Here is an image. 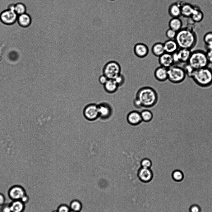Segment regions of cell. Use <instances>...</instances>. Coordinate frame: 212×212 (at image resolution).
I'll return each instance as SVG.
<instances>
[{
	"instance_id": "obj_1",
	"label": "cell",
	"mask_w": 212,
	"mask_h": 212,
	"mask_svg": "<svg viewBox=\"0 0 212 212\" xmlns=\"http://www.w3.org/2000/svg\"><path fill=\"white\" fill-rule=\"evenodd\" d=\"M175 40L179 48L191 50L197 44V38L192 30L188 28H182L177 32Z\"/></svg>"
},
{
	"instance_id": "obj_2",
	"label": "cell",
	"mask_w": 212,
	"mask_h": 212,
	"mask_svg": "<svg viewBox=\"0 0 212 212\" xmlns=\"http://www.w3.org/2000/svg\"><path fill=\"white\" fill-rule=\"evenodd\" d=\"M136 97L141 101L142 107H151L157 103L158 94L153 88L145 86L140 88L137 91Z\"/></svg>"
},
{
	"instance_id": "obj_3",
	"label": "cell",
	"mask_w": 212,
	"mask_h": 212,
	"mask_svg": "<svg viewBox=\"0 0 212 212\" xmlns=\"http://www.w3.org/2000/svg\"><path fill=\"white\" fill-rule=\"evenodd\" d=\"M191 78L200 87H209L212 85V68L208 66L195 70Z\"/></svg>"
},
{
	"instance_id": "obj_4",
	"label": "cell",
	"mask_w": 212,
	"mask_h": 212,
	"mask_svg": "<svg viewBox=\"0 0 212 212\" xmlns=\"http://www.w3.org/2000/svg\"><path fill=\"white\" fill-rule=\"evenodd\" d=\"M187 63L195 70L208 67L210 65L206 57L205 51L201 49L191 51Z\"/></svg>"
},
{
	"instance_id": "obj_5",
	"label": "cell",
	"mask_w": 212,
	"mask_h": 212,
	"mask_svg": "<svg viewBox=\"0 0 212 212\" xmlns=\"http://www.w3.org/2000/svg\"><path fill=\"white\" fill-rule=\"evenodd\" d=\"M168 80L173 84H178L183 82L187 76L182 67L175 64L168 69Z\"/></svg>"
},
{
	"instance_id": "obj_6",
	"label": "cell",
	"mask_w": 212,
	"mask_h": 212,
	"mask_svg": "<svg viewBox=\"0 0 212 212\" xmlns=\"http://www.w3.org/2000/svg\"><path fill=\"white\" fill-rule=\"evenodd\" d=\"M121 71L120 65L114 61H111L107 62L102 70L103 74L108 79H115L121 74Z\"/></svg>"
},
{
	"instance_id": "obj_7",
	"label": "cell",
	"mask_w": 212,
	"mask_h": 212,
	"mask_svg": "<svg viewBox=\"0 0 212 212\" xmlns=\"http://www.w3.org/2000/svg\"><path fill=\"white\" fill-rule=\"evenodd\" d=\"M18 15L13 10L7 8L0 14V20L4 24L12 25L17 21Z\"/></svg>"
},
{
	"instance_id": "obj_8",
	"label": "cell",
	"mask_w": 212,
	"mask_h": 212,
	"mask_svg": "<svg viewBox=\"0 0 212 212\" xmlns=\"http://www.w3.org/2000/svg\"><path fill=\"white\" fill-rule=\"evenodd\" d=\"M83 114L85 118L88 120H96L99 117L98 104L90 103L87 105L84 109Z\"/></svg>"
},
{
	"instance_id": "obj_9",
	"label": "cell",
	"mask_w": 212,
	"mask_h": 212,
	"mask_svg": "<svg viewBox=\"0 0 212 212\" xmlns=\"http://www.w3.org/2000/svg\"><path fill=\"white\" fill-rule=\"evenodd\" d=\"M191 50L189 49L179 48L172 54L174 64L178 63H187L190 58Z\"/></svg>"
},
{
	"instance_id": "obj_10",
	"label": "cell",
	"mask_w": 212,
	"mask_h": 212,
	"mask_svg": "<svg viewBox=\"0 0 212 212\" xmlns=\"http://www.w3.org/2000/svg\"><path fill=\"white\" fill-rule=\"evenodd\" d=\"M26 194L24 188L20 185L12 186L8 191V197L12 200H20Z\"/></svg>"
},
{
	"instance_id": "obj_11",
	"label": "cell",
	"mask_w": 212,
	"mask_h": 212,
	"mask_svg": "<svg viewBox=\"0 0 212 212\" xmlns=\"http://www.w3.org/2000/svg\"><path fill=\"white\" fill-rule=\"evenodd\" d=\"M133 51L135 55L138 57L143 58L146 57L149 52V48L145 44L138 43L135 45Z\"/></svg>"
},
{
	"instance_id": "obj_12",
	"label": "cell",
	"mask_w": 212,
	"mask_h": 212,
	"mask_svg": "<svg viewBox=\"0 0 212 212\" xmlns=\"http://www.w3.org/2000/svg\"><path fill=\"white\" fill-rule=\"evenodd\" d=\"M159 62L160 66L167 69L174 65L172 54L166 53L159 57Z\"/></svg>"
},
{
	"instance_id": "obj_13",
	"label": "cell",
	"mask_w": 212,
	"mask_h": 212,
	"mask_svg": "<svg viewBox=\"0 0 212 212\" xmlns=\"http://www.w3.org/2000/svg\"><path fill=\"white\" fill-rule=\"evenodd\" d=\"M182 2H174L170 4L168 9V12L171 18H180L182 16L181 6Z\"/></svg>"
},
{
	"instance_id": "obj_14",
	"label": "cell",
	"mask_w": 212,
	"mask_h": 212,
	"mask_svg": "<svg viewBox=\"0 0 212 212\" xmlns=\"http://www.w3.org/2000/svg\"><path fill=\"white\" fill-rule=\"evenodd\" d=\"M154 75L155 79L160 82H164L168 80V69L160 66L155 70Z\"/></svg>"
},
{
	"instance_id": "obj_15",
	"label": "cell",
	"mask_w": 212,
	"mask_h": 212,
	"mask_svg": "<svg viewBox=\"0 0 212 212\" xmlns=\"http://www.w3.org/2000/svg\"><path fill=\"white\" fill-rule=\"evenodd\" d=\"M165 53L171 54L176 53L179 48L175 39H168L164 44Z\"/></svg>"
},
{
	"instance_id": "obj_16",
	"label": "cell",
	"mask_w": 212,
	"mask_h": 212,
	"mask_svg": "<svg viewBox=\"0 0 212 212\" xmlns=\"http://www.w3.org/2000/svg\"><path fill=\"white\" fill-rule=\"evenodd\" d=\"M103 86L105 91L110 94L116 92L119 87L115 80L113 79H108Z\"/></svg>"
},
{
	"instance_id": "obj_17",
	"label": "cell",
	"mask_w": 212,
	"mask_h": 212,
	"mask_svg": "<svg viewBox=\"0 0 212 212\" xmlns=\"http://www.w3.org/2000/svg\"><path fill=\"white\" fill-rule=\"evenodd\" d=\"M99 117L105 119L109 116L111 111L109 105L106 102H102L98 104Z\"/></svg>"
},
{
	"instance_id": "obj_18",
	"label": "cell",
	"mask_w": 212,
	"mask_h": 212,
	"mask_svg": "<svg viewBox=\"0 0 212 212\" xmlns=\"http://www.w3.org/2000/svg\"><path fill=\"white\" fill-rule=\"evenodd\" d=\"M195 6L189 3L182 2L181 6L182 16L190 18L194 9Z\"/></svg>"
},
{
	"instance_id": "obj_19",
	"label": "cell",
	"mask_w": 212,
	"mask_h": 212,
	"mask_svg": "<svg viewBox=\"0 0 212 212\" xmlns=\"http://www.w3.org/2000/svg\"><path fill=\"white\" fill-rule=\"evenodd\" d=\"M138 176L142 181L148 182L152 179V173L150 168H141L139 171Z\"/></svg>"
},
{
	"instance_id": "obj_20",
	"label": "cell",
	"mask_w": 212,
	"mask_h": 212,
	"mask_svg": "<svg viewBox=\"0 0 212 212\" xmlns=\"http://www.w3.org/2000/svg\"><path fill=\"white\" fill-rule=\"evenodd\" d=\"M31 21L30 16L26 13L18 15L17 20L21 26L25 28L28 27L30 25Z\"/></svg>"
},
{
	"instance_id": "obj_21",
	"label": "cell",
	"mask_w": 212,
	"mask_h": 212,
	"mask_svg": "<svg viewBox=\"0 0 212 212\" xmlns=\"http://www.w3.org/2000/svg\"><path fill=\"white\" fill-rule=\"evenodd\" d=\"M127 120L132 125H137L142 121L140 113L136 111L130 112L127 115Z\"/></svg>"
},
{
	"instance_id": "obj_22",
	"label": "cell",
	"mask_w": 212,
	"mask_h": 212,
	"mask_svg": "<svg viewBox=\"0 0 212 212\" xmlns=\"http://www.w3.org/2000/svg\"><path fill=\"white\" fill-rule=\"evenodd\" d=\"M12 212H24L25 208V204L21 200H12L9 203Z\"/></svg>"
},
{
	"instance_id": "obj_23",
	"label": "cell",
	"mask_w": 212,
	"mask_h": 212,
	"mask_svg": "<svg viewBox=\"0 0 212 212\" xmlns=\"http://www.w3.org/2000/svg\"><path fill=\"white\" fill-rule=\"evenodd\" d=\"M170 28L177 32L182 28V22L179 17L172 18L169 21Z\"/></svg>"
},
{
	"instance_id": "obj_24",
	"label": "cell",
	"mask_w": 212,
	"mask_h": 212,
	"mask_svg": "<svg viewBox=\"0 0 212 212\" xmlns=\"http://www.w3.org/2000/svg\"><path fill=\"white\" fill-rule=\"evenodd\" d=\"M151 50L154 55L159 57L165 53L164 44L161 43L154 44L151 48Z\"/></svg>"
},
{
	"instance_id": "obj_25",
	"label": "cell",
	"mask_w": 212,
	"mask_h": 212,
	"mask_svg": "<svg viewBox=\"0 0 212 212\" xmlns=\"http://www.w3.org/2000/svg\"><path fill=\"white\" fill-rule=\"evenodd\" d=\"M204 14L202 11L198 7H195L194 11L190 17L194 22H200L203 19Z\"/></svg>"
},
{
	"instance_id": "obj_26",
	"label": "cell",
	"mask_w": 212,
	"mask_h": 212,
	"mask_svg": "<svg viewBox=\"0 0 212 212\" xmlns=\"http://www.w3.org/2000/svg\"><path fill=\"white\" fill-rule=\"evenodd\" d=\"M203 40L206 49L212 48V32H209L204 36Z\"/></svg>"
},
{
	"instance_id": "obj_27",
	"label": "cell",
	"mask_w": 212,
	"mask_h": 212,
	"mask_svg": "<svg viewBox=\"0 0 212 212\" xmlns=\"http://www.w3.org/2000/svg\"><path fill=\"white\" fill-rule=\"evenodd\" d=\"M69 206L71 210L80 212L82 208V204L79 200H74L71 202Z\"/></svg>"
},
{
	"instance_id": "obj_28",
	"label": "cell",
	"mask_w": 212,
	"mask_h": 212,
	"mask_svg": "<svg viewBox=\"0 0 212 212\" xmlns=\"http://www.w3.org/2000/svg\"><path fill=\"white\" fill-rule=\"evenodd\" d=\"M14 10L18 16L26 13V7L24 3L22 2H18L15 4Z\"/></svg>"
},
{
	"instance_id": "obj_29",
	"label": "cell",
	"mask_w": 212,
	"mask_h": 212,
	"mask_svg": "<svg viewBox=\"0 0 212 212\" xmlns=\"http://www.w3.org/2000/svg\"><path fill=\"white\" fill-rule=\"evenodd\" d=\"M140 114L142 121L144 122H149L152 118V113L150 110H144L140 113Z\"/></svg>"
},
{
	"instance_id": "obj_30",
	"label": "cell",
	"mask_w": 212,
	"mask_h": 212,
	"mask_svg": "<svg viewBox=\"0 0 212 212\" xmlns=\"http://www.w3.org/2000/svg\"><path fill=\"white\" fill-rule=\"evenodd\" d=\"M182 67L187 76L191 78L195 70L194 68L187 62L184 63Z\"/></svg>"
},
{
	"instance_id": "obj_31",
	"label": "cell",
	"mask_w": 212,
	"mask_h": 212,
	"mask_svg": "<svg viewBox=\"0 0 212 212\" xmlns=\"http://www.w3.org/2000/svg\"><path fill=\"white\" fill-rule=\"evenodd\" d=\"M172 177L173 179L176 181H180L183 178L184 175L183 173L179 170H176L172 173Z\"/></svg>"
},
{
	"instance_id": "obj_32",
	"label": "cell",
	"mask_w": 212,
	"mask_h": 212,
	"mask_svg": "<svg viewBox=\"0 0 212 212\" xmlns=\"http://www.w3.org/2000/svg\"><path fill=\"white\" fill-rule=\"evenodd\" d=\"M141 164L142 168H150L152 165V163L150 159L147 158H145L141 160Z\"/></svg>"
},
{
	"instance_id": "obj_33",
	"label": "cell",
	"mask_w": 212,
	"mask_h": 212,
	"mask_svg": "<svg viewBox=\"0 0 212 212\" xmlns=\"http://www.w3.org/2000/svg\"><path fill=\"white\" fill-rule=\"evenodd\" d=\"M114 79L119 87L123 85L125 83V78L123 75L121 73Z\"/></svg>"
},
{
	"instance_id": "obj_34",
	"label": "cell",
	"mask_w": 212,
	"mask_h": 212,
	"mask_svg": "<svg viewBox=\"0 0 212 212\" xmlns=\"http://www.w3.org/2000/svg\"><path fill=\"white\" fill-rule=\"evenodd\" d=\"M177 32L169 28L167 31L166 35L169 39H175L177 35Z\"/></svg>"
},
{
	"instance_id": "obj_35",
	"label": "cell",
	"mask_w": 212,
	"mask_h": 212,
	"mask_svg": "<svg viewBox=\"0 0 212 212\" xmlns=\"http://www.w3.org/2000/svg\"><path fill=\"white\" fill-rule=\"evenodd\" d=\"M57 210L58 212H70L71 210L69 206L65 204L60 205Z\"/></svg>"
},
{
	"instance_id": "obj_36",
	"label": "cell",
	"mask_w": 212,
	"mask_h": 212,
	"mask_svg": "<svg viewBox=\"0 0 212 212\" xmlns=\"http://www.w3.org/2000/svg\"><path fill=\"white\" fill-rule=\"evenodd\" d=\"M0 207V212H12L9 203H5Z\"/></svg>"
},
{
	"instance_id": "obj_37",
	"label": "cell",
	"mask_w": 212,
	"mask_h": 212,
	"mask_svg": "<svg viewBox=\"0 0 212 212\" xmlns=\"http://www.w3.org/2000/svg\"><path fill=\"white\" fill-rule=\"evenodd\" d=\"M205 53L209 64H212V48L206 49Z\"/></svg>"
},
{
	"instance_id": "obj_38",
	"label": "cell",
	"mask_w": 212,
	"mask_h": 212,
	"mask_svg": "<svg viewBox=\"0 0 212 212\" xmlns=\"http://www.w3.org/2000/svg\"><path fill=\"white\" fill-rule=\"evenodd\" d=\"M108 80V79L107 77L105 76L102 74L99 77L98 81L100 84L104 85Z\"/></svg>"
},
{
	"instance_id": "obj_39",
	"label": "cell",
	"mask_w": 212,
	"mask_h": 212,
	"mask_svg": "<svg viewBox=\"0 0 212 212\" xmlns=\"http://www.w3.org/2000/svg\"><path fill=\"white\" fill-rule=\"evenodd\" d=\"M190 212H200L201 209L200 206L197 205H193L190 208Z\"/></svg>"
},
{
	"instance_id": "obj_40",
	"label": "cell",
	"mask_w": 212,
	"mask_h": 212,
	"mask_svg": "<svg viewBox=\"0 0 212 212\" xmlns=\"http://www.w3.org/2000/svg\"><path fill=\"white\" fill-rule=\"evenodd\" d=\"M133 104L136 108H140L142 107L141 101L136 97L133 100Z\"/></svg>"
},
{
	"instance_id": "obj_41",
	"label": "cell",
	"mask_w": 212,
	"mask_h": 212,
	"mask_svg": "<svg viewBox=\"0 0 212 212\" xmlns=\"http://www.w3.org/2000/svg\"><path fill=\"white\" fill-rule=\"evenodd\" d=\"M6 201V199L5 196L3 194L0 193V207L5 204Z\"/></svg>"
},
{
	"instance_id": "obj_42",
	"label": "cell",
	"mask_w": 212,
	"mask_h": 212,
	"mask_svg": "<svg viewBox=\"0 0 212 212\" xmlns=\"http://www.w3.org/2000/svg\"><path fill=\"white\" fill-rule=\"evenodd\" d=\"M20 200L25 204L29 202V196L26 194Z\"/></svg>"
},
{
	"instance_id": "obj_43",
	"label": "cell",
	"mask_w": 212,
	"mask_h": 212,
	"mask_svg": "<svg viewBox=\"0 0 212 212\" xmlns=\"http://www.w3.org/2000/svg\"><path fill=\"white\" fill-rule=\"evenodd\" d=\"M52 212H58V211L57 210H54V211H53Z\"/></svg>"
},
{
	"instance_id": "obj_44",
	"label": "cell",
	"mask_w": 212,
	"mask_h": 212,
	"mask_svg": "<svg viewBox=\"0 0 212 212\" xmlns=\"http://www.w3.org/2000/svg\"><path fill=\"white\" fill-rule=\"evenodd\" d=\"M70 212H75V211H72V210H71L70 211Z\"/></svg>"
},
{
	"instance_id": "obj_45",
	"label": "cell",
	"mask_w": 212,
	"mask_h": 212,
	"mask_svg": "<svg viewBox=\"0 0 212 212\" xmlns=\"http://www.w3.org/2000/svg\"></svg>"
}]
</instances>
